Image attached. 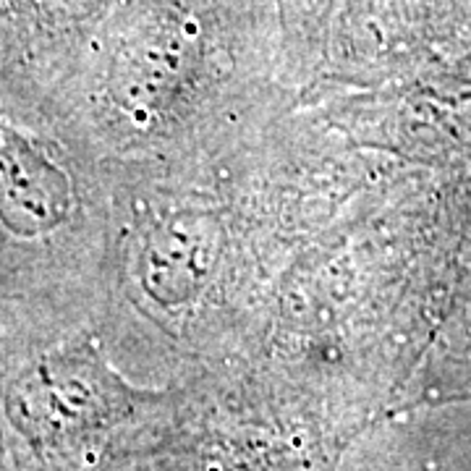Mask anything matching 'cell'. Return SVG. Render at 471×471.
<instances>
[{"mask_svg":"<svg viewBox=\"0 0 471 471\" xmlns=\"http://www.w3.org/2000/svg\"><path fill=\"white\" fill-rule=\"evenodd\" d=\"M71 144L0 89V338L87 296L95 199Z\"/></svg>","mask_w":471,"mask_h":471,"instance_id":"obj_1","label":"cell"}]
</instances>
